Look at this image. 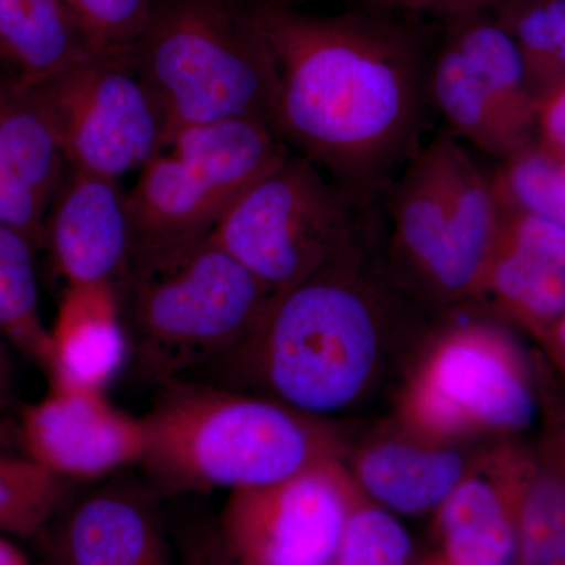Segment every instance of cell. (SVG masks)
Masks as SVG:
<instances>
[{
	"instance_id": "cell-33",
	"label": "cell",
	"mask_w": 565,
	"mask_h": 565,
	"mask_svg": "<svg viewBox=\"0 0 565 565\" xmlns=\"http://www.w3.org/2000/svg\"><path fill=\"white\" fill-rule=\"evenodd\" d=\"M371 9L390 13L430 14L451 21L479 11L492 10L498 0H363Z\"/></svg>"
},
{
	"instance_id": "cell-2",
	"label": "cell",
	"mask_w": 565,
	"mask_h": 565,
	"mask_svg": "<svg viewBox=\"0 0 565 565\" xmlns=\"http://www.w3.org/2000/svg\"><path fill=\"white\" fill-rule=\"evenodd\" d=\"M384 210L367 206L348 243L291 288L273 294L263 315L228 352L189 381L262 390L319 418L352 403L373 373L382 337L407 311L412 292L392 264L381 266ZM414 294V292H412Z\"/></svg>"
},
{
	"instance_id": "cell-38",
	"label": "cell",
	"mask_w": 565,
	"mask_h": 565,
	"mask_svg": "<svg viewBox=\"0 0 565 565\" xmlns=\"http://www.w3.org/2000/svg\"><path fill=\"white\" fill-rule=\"evenodd\" d=\"M0 565H32L17 546L0 535Z\"/></svg>"
},
{
	"instance_id": "cell-28",
	"label": "cell",
	"mask_w": 565,
	"mask_h": 565,
	"mask_svg": "<svg viewBox=\"0 0 565 565\" xmlns=\"http://www.w3.org/2000/svg\"><path fill=\"white\" fill-rule=\"evenodd\" d=\"M503 210L530 212L565 230V163L541 147L527 148L492 174Z\"/></svg>"
},
{
	"instance_id": "cell-25",
	"label": "cell",
	"mask_w": 565,
	"mask_h": 565,
	"mask_svg": "<svg viewBox=\"0 0 565 565\" xmlns=\"http://www.w3.org/2000/svg\"><path fill=\"white\" fill-rule=\"evenodd\" d=\"M35 250L24 234L0 225V333L7 343L46 370L51 338L40 310Z\"/></svg>"
},
{
	"instance_id": "cell-24",
	"label": "cell",
	"mask_w": 565,
	"mask_h": 565,
	"mask_svg": "<svg viewBox=\"0 0 565 565\" xmlns=\"http://www.w3.org/2000/svg\"><path fill=\"white\" fill-rule=\"evenodd\" d=\"M444 32L462 51L511 120L534 137L541 102L531 87L519 47L492 11L446 21Z\"/></svg>"
},
{
	"instance_id": "cell-39",
	"label": "cell",
	"mask_w": 565,
	"mask_h": 565,
	"mask_svg": "<svg viewBox=\"0 0 565 565\" xmlns=\"http://www.w3.org/2000/svg\"><path fill=\"white\" fill-rule=\"evenodd\" d=\"M20 445L18 430L3 422H0V452H11Z\"/></svg>"
},
{
	"instance_id": "cell-35",
	"label": "cell",
	"mask_w": 565,
	"mask_h": 565,
	"mask_svg": "<svg viewBox=\"0 0 565 565\" xmlns=\"http://www.w3.org/2000/svg\"><path fill=\"white\" fill-rule=\"evenodd\" d=\"M535 136L542 150L565 162V87L546 96L539 107Z\"/></svg>"
},
{
	"instance_id": "cell-19",
	"label": "cell",
	"mask_w": 565,
	"mask_h": 565,
	"mask_svg": "<svg viewBox=\"0 0 565 565\" xmlns=\"http://www.w3.org/2000/svg\"><path fill=\"white\" fill-rule=\"evenodd\" d=\"M167 151L199 178L225 211L291 154L273 126L258 118L185 126L170 137Z\"/></svg>"
},
{
	"instance_id": "cell-10",
	"label": "cell",
	"mask_w": 565,
	"mask_h": 565,
	"mask_svg": "<svg viewBox=\"0 0 565 565\" xmlns=\"http://www.w3.org/2000/svg\"><path fill=\"white\" fill-rule=\"evenodd\" d=\"M22 455L65 481H95L139 465L143 418L109 403L106 393L51 386L25 405L17 427Z\"/></svg>"
},
{
	"instance_id": "cell-31",
	"label": "cell",
	"mask_w": 565,
	"mask_h": 565,
	"mask_svg": "<svg viewBox=\"0 0 565 565\" xmlns=\"http://www.w3.org/2000/svg\"><path fill=\"white\" fill-rule=\"evenodd\" d=\"M412 541L405 527L379 508L349 512L337 565H407Z\"/></svg>"
},
{
	"instance_id": "cell-8",
	"label": "cell",
	"mask_w": 565,
	"mask_h": 565,
	"mask_svg": "<svg viewBox=\"0 0 565 565\" xmlns=\"http://www.w3.org/2000/svg\"><path fill=\"white\" fill-rule=\"evenodd\" d=\"M349 516L332 460L286 481L233 490L217 527L237 565H332Z\"/></svg>"
},
{
	"instance_id": "cell-9",
	"label": "cell",
	"mask_w": 565,
	"mask_h": 565,
	"mask_svg": "<svg viewBox=\"0 0 565 565\" xmlns=\"http://www.w3.org/2000/svg\"><path fill=\"white\" fill-rule=\"evenodd\" d=\"M416 422L433 433L470 426L522 430L537 399L512 344L489 327H460L438 345L414 394Z\"/></svg>"
},
{
	"instance_id": "cell-36",
	"label": "cell",
	"mask_w": 565,
	"mask_h": 565,
	"mask_svg": "<svg viewBox=\"0 0 565 565\" xmlns=\"http://www.w3.org/2000/svg\"><path fill=\"white\" fill-rule=\"evenodd\" d=\"M539 343L544 348L546 359L565 377V311Z\"/></svg>"
},
{
	"instance_id": "cell-41",
	"label": "cell",
	"mask_w": 565,
	"mask_h": 565,
	"mask_svg": "<svg viewBox=\"0 0 565 565\" xmlns=\"http://www.w3.org/2000/svg\"><path fill=\"white\" fill-rule=\"evenodd\" d=\"M565 163V162H564Z\"/></svg>"
},
{
	"instance_id": "cell-15",
	"label": "cell",
	"mask_w": 565,
	"mask_h": 565,
	"mask_svg": "<svg viewBox=\"0 0 565 565\" xmlns=\"http://www.w3.org/2000/svg\"><path fill=\"white\" fill-rule=\"evenodd\" d=\"M50 338L51 386L106 393L129 363L117 285H66Z\"/></svg>"
},
{
	"instance_id": "cell-22",
	"label": "cell",
	"mask_w": 565,
	"mask_h": 565,
	"mask_svg": "<svg viewBox=\"0 0 565 565\" xmlns=\"http://www.w3.org/2000/svg\"><path fill=\"white\" fill-rule=\"evenodd\" d=\"M92 54L62 0H0V61L13 76L43 82Z\"/></svg>"
},
{
	"instance_id": "cell-27",
	"label": "cell",
	"mask_w": 565,
	"mask_h": 565,
	"mask_svg": "<svg viewBox=\"0 0 565 565\" xmlns=\"http://www.w3.org/2000/svg\"><path fill=\"white\" fill-rule=\"evenodd\" d=\"M68 484L28 456L0 452V535L43 534L68 503Z\"/></svg>"
},
{
	"instance_id": "cell-32",
	"label": "cell",
	"mask_w": 565,
	"mask_h": 565,
	"mask_svg": "<svg viewBox=\"0 0 565 565\" xmlns=\"http://www.w3.org/2000/svg\"><path fill=\"white\" fill-rule=\"evenodd\" d=\"M47 206L31 185L0 167V225L24 234L39 248L46 244Z\"/></svg>"
},
{
	"instance_id": "cell-5",
	"label": "cell",
	"mask_w": 565,
	"mask_h": 565,
	"mask_svg": "<svg viewBox=\"0 0 565 565\" xmlns=\"http://www.w3.org/2000/svg\"><path fill=\"white\" fill-rule=\"evenodd\" d=\"M131 55L166 110L170 137L226 118L273 126L277 68L253 3L154 0Z\"/></svg>"
},
{
	"instance_id": "cell-20",
	"label": "cell",
	"mask_w": 565,
	"mask_h": 565,
	"mask_svg": "<svg viewBox=\"0 0 565 565\" xmlns=\"http://www.w3.org/2000/svg\"><path fill=\"white\" fill-rule=\"evenodd\" d=\"M427 84L430 107L445 118L452 136L503 162L534 147V137L511 120L445 32L433 51Z\"/></svg>"
},
{
	"instance_id": "cell-13",
	"label": "cell",
	"mask_w": 565,
	"mask_h": 565,
	"mask_svg": "<svg viewBox=\"0 0 565 565\" xmlns=\"http://www.w3.org/2000/svg\"><path fill=\"white\" fill-rule=\"evenodd\" d=\"M481 294H492L505 315L541 341L565 311L563 226L505 211Z\"/></svg>"
},
{
	"instance_id": "cell-1",
	"label": "cell",
	"mask_w": 565,
	"mask_h": 565,
	"mask_svg": "<svg viewBox=\"0 0 565 565\" xmlns=\"http://www.w3.org/2000/svg\"><path fill=\"white\" fill-rule=\"evenodd\" d=\"M253 10L277 68L275 131L356 202L381 203L422 150L433 57L423 33L384 10Z\"/></svg>"
},
{
	"instance_id": "cell-14",
	"label": "cell",
	"mask_w": 565,
	"mask_h": 565,
	"mask_svg": "<svg viewBox=\"0 0 565 565\" xmlns=\"http://www.w3.org/2000/svg\"><path fill=\"white\" fill-rule=\"evenodd\" d=\"M441 137L448 226L444 255L427 297L455 302L481 294L487 267L500 239L503 207L494 192L492 174L476 163L451 132Z\"/></svg>"
},
{
	"instance_id": "cell-16",
	"label": "cell",
	"mask_w": 565,
	"mask_h": 565,
	"mask_svg": "<svg viewBox=\"0 0 565 565\" xmlns=\"http://www.w3.org/2000/svg\"><path fill=\"white\" fill-rule=\"evenodd\" d=\"M139 172L126 193L129 263L184 250L211 236L225 207L177 156L162 151Z\"/></svg>"
},
{
	"instance_id": "cell-4",
	"label": "cell",
	"mask_w": 565,
	"mask_h": 565,
	"mask_svg": "<svg viewBox=\"0 0 565 565\" xmlns=\"http://www.w3.org/2000/svg\"><path fill=\"white\" fill-rule=\"evenodd\" d=\"M129 363L167 385L228 352L250 332L273 292L212 237L132 262L117 282Z\"/></svg>"
},
{
	"instance_id": "cell-11",
	"label": "cell",
	"mask_w": 565,
	"mask_h": 565,
	"mask_svg": "<svg viewBox=\"0 0 565 565\" xmlns=\"http://www.w3.org/2000/svg\"><path fill=\"white\" fill-rule=\"evenodd\" d=\"M44 533L50 565H174L156 494L134 481L66 504Z\"/></svg>"
},
{
	"instance_id": "cell-12",
	"label": "cell",
	"mask_w": 565,
	"mask_h": 565,
	"mask_svg": "<svg viewBox=\"0 0 565 565\" xmlns=\"http://www.w3.org/2000/svg\"><path fill=\"white\" fill-rule=\"evenodd\" d=\"M46 243L66 285H117L131 256L126 193L118 181L70 167L47 218Z\"/></svg>"
},
{
	"instance_id": "cell-34",
	"label": "cell",
	"mask_w": 565,
	"mask_h": 565,
	"mask_svg": "<svg viewBox=\"0 0 565 565\" xmlns=\"http://www.w3.org/2000/svg\"><path fill=\"white\" fill-rule=\"evenodd\" d=\"M180 565H237L223 545L217 525L185 530L180 541Z\"/></svg>"
},
{
	"instance_id": "cell-6",
	"label": "cell",
	"mask_w": 565,
	"mask_h": 565,
	"mask_svg": "<svg viewBox=\"0 0 565 565\" xmlns=\"http://www.w3.org/2000/svg\"><path fill=\"white\" fill-rule=\"evenodd\" d=\"M367 206L313 162L289 154L230 204L211 237L277 294L329 262Z\"/></svg>"
},
{
	"instance_id": "cell-7",
	"label": "cell",
	"mask_w": 565,
	"mask_h": 565,
	"mask_svg": "<svg viewBox=\"0 0 565 565\" xmlns=\"http://www.w3.org/2000/svg\"><path fill=\"white\" fill-rule=\"evenodd\" d=\"M36 85L73 169L118 180L169 147V118L131 52H92Z\"/></svg>"
},
{
	"instance_id": "cell-29",
	"label": "cell",
	"mask_w": 565,
	"mask_h": 565,
	"mask_svg": "<svg viewBox=\"0 0 565 565\" xmlns=\"http://www.w3.org/2000/svg\"><path fill=\"white\" fill-rule=\"evenodd\" d=\"M520 565H565V498L527 470L520 494Z\"/></svg>"
},
{
	"instance_id": "cell-30",
	"label": "cell",
	"mask_w": 565,
	"mask_h": 565,
	"mask_svg": "<svg viewBox=\"0 0 565 565\" xmlns=\"http://www.w3.org/2000/svg\"><path fill=\"white\" fill-rule=\"evenodd\" d=\"M95 54H125L139 43L154 0H62Z\"/></svg>"
},
{
	"instance_id": "cell-40",
	"label": "cell",
	"mask_w": 565,
	"mask_h": 565,
	"mask_svg": "<svg viewBox=\"0 0 565 565\" xmlns=\"http://www.w3.org/2000/svg\"><path fill=\"white\" fill-rule=\"evenodd\" d=\"M285 2H286V0H285Z\"/></svg>"
},
{
	"instance_id": "cell-3",
	"label": "cell",
	"mask_w": 565,
	"mask_h": 565,
	"mask_svg": "<svg viewBox=\"0 0 565 565\" xmlns=\"http://www.w3.org/2000/svg\"><path fill=\"white\" fill-rule=\"evenodd\" d=\"M147 415L140 467L167 493L253 489L332 460L318 418L269 397L174 381Z\"/></svg>"
},
{
	"instance_id": "cell-18",
	"label": "cell",
	"mask_w": 565,
	"mask_h": 565,
	"mask_svg": "<svg viewBox=\"0 0 565 565\" xmlns=\"http://www.w3.org/2000/svg\"><path fill=\"white\" fill-rule=\"evenodd\" d=\"M527 459H509L497 481L462 479L446 498L440 527L449 565L520 564L516 511Z\"/></svg>"
},
{
	"instance_id": "cell-26",
	"label": "cell",
	"mask_w": 565,
	"mask_h": 565,
	"mask_svg": "<svg viewBox=\"0 0 565 565\" xmlns=\"http://www.w3.org/2000/svg\"><path fill=\"white\" fill-rule=\"evenodd\" d=\"M492 13L514 40L539 102L565 87V0H498Z\"/></svg>"
},
{
	"instance_id": "cell-17",
	"label": "cell",
	"mask_w": 565,
	"mask_h": 565,
	"mask_svg": "<svg viewBox=\"0 0 565 565\" xmlns=\"http://www.w3.org/2000/svg\"><path fill=\"white\" fill-rule=\"evenodd\" d=\"M388 255L397 278L412 292L429 294L448 226L444 137L416 152L385 195Z\"/></svg>"
},
{
	"instance_id": "cell-37",
	"label": "cell",
	"mask_w": 565,
	"mask_h": 565,
	"mask_svg": "<svg viewBox=\"0 0 565 565\" xmlns=\"http://www.w3.org/2000/svg\"><path fill=\"white\" fill-rule=\"evenodd\" d=\"M11 392V364L6 338L0 333V408L9 401Z\"/></svg>"
},
{
	"instance_id": "cell-23",
	"label": "cell",
	"mask_w": 565,
	"mask_h": 565,
	"mask_svg": "<svg viewBox=\"0 0 565 565\" xmlns=\"http://www.w3.org/2000/svg\"><path fill=\"white\" fill-rule=\"evenodd\" d=\"M463 471V459L455 451L396 441L367 449L356 465L364 489L404 514H422L444 504Z\"/></svg>"
},
{
	"instance_id": "cell-21",
	"label": "cell",
	"mask_w": 565,
	"mask_h": 565,
	"mask_svg": "<svg viewBox=\"0 0 565 565\" xmlns=\"http://www.w3.org/2000/svg\"><path fill=\"white\" fill-rule=\"evenodd\" d=\"M0 167L54 202L70 170L57 129L39 85L0 77Z\"/></svg>"
}]
</instances>
